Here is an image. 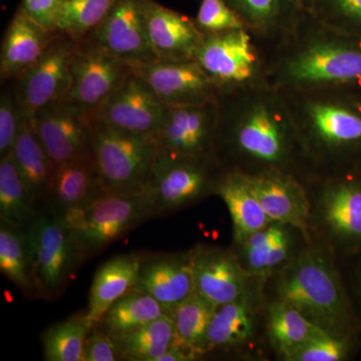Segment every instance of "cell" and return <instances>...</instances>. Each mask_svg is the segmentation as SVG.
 <instances>
[{
  "mask_svg": "<svg viewBox=\"0 0 361 361\" xmlns=\"http://www.w3.org/2000/svg\"><path fill=\"white\" fill-rule=\"evenodd\" d=\"M353 336L323 331L296 349L287 361H343L353 350Z\"/></svg>",
  "mask_w": 361,
  "mask_h": 361,
  "instance_id": "74e56055",
  "label": "cell"
},
{
  "mask_svg": "<svg viewBox=\"0 0 361 361\" xmlns=\"http://www.w3.org/2000/svg\"><path fill=\"white\" fill-rule=\"evenodd\" d=\"M360 285H361V269L360 271Z\"/></svg>",
  "mask_w": 361,
  "mask_h": 361,
  "instance_id": "bcb514c9",
  "label": "cell"
},
{
  "mask_svg": "<svg viewBox=\"0 0 361 361\" xmlns=\"http://www.w3.org/2000/svg\"><path fill=\"white\" fill-rule=\"evenodd\" d=\"M58 32L42 27L20 8L7 26L0 54L1 82L16 80L42 56Z\"/></svg>",
  "mask_w": 361,
  "mask_h": 361,
  "instance_id": "cb8c5ba5",
  "label": "cell"
},
{
  "mask_svg": "<svg viewBox=\"0 0 361 361\" xmlns=\"http://www.w3.org/2000/svg\"><path fill=\"white\" fill-rule=\"evenodd\" d=\"M312 14L330 27L361 39V0H316Z\"/></svg>",
  "mask_w": 361,
  "mask_h": 361,
  "instance_id": "f35d334b",
  "label": "cell"
},
{
  "mask_svg": "<svg viewBox=\"0 0 361 361\" xmlns=\"http://www.w3.org/2000/svg\"><path fill=\"white\" fill-rule=\"evenodd\" d=\"M194 20L204 35L246 27L225 0H201Z\"/></svg>",
  "mask_w": 361,
  "mask_h": 361,
  "instance_id": "ab89813d",
  "label": "cell"
},
{
  "mask_svg": "<svg viewBox=\"0 0 361 361\" xmlns=\"http://www.w3.org/2000/svg\"><path fill=\"white\" fill-rule=\"evenodd\" d=\"M132 68L167 108L217 102L219 90L196 59L155 61Z\"/></svg>",
  "mask_w": 361,
  "mask_h": 361,
  "instance_id": "e0dca14e",
  "label": "cell"
},
{
  "mask_svg": "<svg viewBox=\"0 0 361 361\" xmlns=\"http://www.w3.org/2000/svg\"><path fill=\"white\" fill-rule=\"evenodd\" d=\"M42 212L26 191L11 153L0 159V222L26 230Z\"/></svg>",
  "mask_w": 361,
  "mask_h": 361,
  "instance_id": "836d02e7",
  "label": "cell"
},
{
  "mask_svg": "<svg viewBox=\"0 0 361 361\" xmlns=\"http://www.w3.org/2000/svg\"><path fill=\"white\" fill-rule=\"evenodd\" d=\"M310 242L301 230L272 221L231 249L249 276L267 280L290 264Z\"/></svg>",
  "mask_w": 361,
  "mask_h": 361,
  "instance_id": "ac0fdd59",
  "label": "cell"
},
{
  "mask_svg": "<svg viewBox=\"0 0 361 361\" xmlns=\"http://www.w3.org/2000/svg\"><path fill=\"white\" fill-rule=\"evenodd\" d=\"M114 339L121 360L158 361L176 341L174 320L164 315Z\"/></svg>",
  "mask_w": 361,
  "mask_h": 361,
  "instance_id": "4dcf8cb0",
  "label": "cell"
},
{
  "mask_svg": "<svg viewBox=\"0 0 361 361\" xmlns=\"http://www.w3.org/2000/svg\"><path fill=\"white\" fill-rule=\"evenodd\" d=\"M32 123L56 165L92 156L94 121L87 109L59 99L35 111Z\"/></svg>",
  "mask_w": 361,
  "mask_h": 361,
  "instance_id": "4fadbf2b",
  "label": "cell"
},
{
  "mask_svg": "<svg viewBox=\"0 0 361 361\" xmlns=\"http://www.w3.org/2000/svg\"><path fill=\"white\" fill-rule=\"evenodd\" d=\"M78 40L59 33L42 56L14 80L13 94L23 115L65 99L71 85V63Z\"/></svg>",
  "mask_w": 361,
  "mask_h": 361,
  "instance_id": "7c38bea8",
  "label": "cell"
},
{
  "mask_svg": "<svg viewBox=\"0 0 361 361\" xmlns=\"http://www.w3.org/2000/svg\"><path fill=\"white\" fill-rule=\"evenodd\" d=\"M155 216V204L147 190L104 191L89 203L68 211L63 219L87 258Z\"/></svg>",
  "mask_w": 361,
  "mask_h": 361,
  "instance_id": "8992f818",
  "label": "cell"
},
{
  "mask_svg": "<svg viewBox=\"0 0 361 361\" xmlns=\"http://www.w3.org/2000/svg\"><path fill=\"white\" fill-rule=\"evenodd\" d=\"M310 201L311 241L336 258L361 249V171L315 174L303 183Z\"/></svg>",
  "mask_w": 361,
  "mask_h": 361,
  "instance_id": "5b68a950",
  "label": "cell"
},
{
  "mask_svg": "<svg viewBox=\"0 0 361 361\" xmlns=\"http://www.w3.org/2000/svg\"><path fill=\"white\" fill-rule=\"evenodd\" d=\"M11 155L33 203L44 211L56 164L45 151L33 129L32 116H23Z\"/></svg>",
  "mask_w": 361,
  "mask_h": 361,
  "instance_id": "4316f807",
  "label": "cell"
},
{
  "mask_svg": "<svg viewBox=\"0 0 361 361\" xmlns=\"http://www.w3.org/2000/svg\"><path fill=\"white\" fill-rule=\"evenodd\" d=\"M217 123V102L167 108L153 137L157 154L172 159L213 156Z\"/></svg>",
  "mask_w": 361,
  "mask_h": 361,
  "instance_id": "9a60e30c",
  "label": "cell"
},
{
  "mask_svg": "<svg viewBox=\"0 0 361 361\" xmlns=\"http://www.w3.org/2000/svg\"><path fill=\"white\" fill-rule=\"evenodd\" d=\"M278 90L315 174L361 171V87Z\"/></svg>",
  "mask_w": 361,
  "mask_h": 361,
  "instance_id": "7a4b0ae2",
  "label": "cell"
},
{
  "mask_svg": "<svg viewBox=\"0 0 361 361\" xmlns=\"http://www.w3.org/2000/svg\"><path fill=\"white\" fill-rule=\"evenodd\" d=\"M194 248L179 253L142 258L135 288L159 301L172 315L180 302L195 293Z\"/></svg>",
  "mask_w": 361,
  "mask_h": 361,
  "instance_id": "7402d4cb",
  "label": "cell"
},
{
  "mask_svg": "<svg viewBox=\"0 0 361 361\" xmlns=\"http://www.w3.org/2000/svg\"><path fill=\"white\" fill-rule=\"evenodd\" d=\"M224 172L214 156L172 159L157 154L147 191L157 214L165 215L216 196Z\"/></svg>",
  "mask_w": 361,
  "mask_h": 361,
  "instance_id": "30bf717a",
  "label": "cell"
},
{
  "mask_svg": "<svg viewBox=\"0 0 361 361\" xmlns=\"http://www.w3.org/2000/svg\"><path fill=\"white\" fill-rule=\"evenodd\" d=\"M266 47L288 37L302 16L298 0H225Z\"/></svg>",
  "mask_w": 361,
  "mask_h": 361,
  "instance_id": "d4e9b609",
  "label": "cell"
},
{
  "mask_svg": "<svg viewBox=\"0 0 361 361\" xmlns=\"http://www.w3.org/2000/svg\"><path fill=\"white\" fill-rule=\"evenodd\" d=\"M217 106L213 156L225 171L247 177L277 171L302 183L315 175L279 90H225Z\"/></svg>",
  "mask_w": 361,
  "mask_h": 361,
  "instance_id": "6da1fadb",
  "label": "cell"
},
{
  "mask_svg": "<svg viewBox=\"0 0 361 361\" xmlns=\"http://www.w3.org/2000/svg\"><path fill=\"white\" fill-rule=\"evenodd\" d=\"M216 308L197 292L180 302L172 313L176 342L203 357L207 331Z\"/></svg>",
  "mask_w": 361,
  "mask_h": 361,
  "instance_id": "d590c367",
  "label": "cell"
},
{
  "mask_svg": "<svg viewBox=\"0 0 361 361\" xmlns=\"http://www.w3.org/2000/svg\"><path fill=\"white\" fill-rule=\"evenodd\" d=\"M299 4H300L301 8L303 9L306 13H312L313 9H314L316 0H298Z\"/></svg>",
  "mask_w": 361,
  "mask_h": 361,
  "instance_id": "f6af8a7d",
  "label": "cell"
},
{
  "mask_svg": "<svg viewBox=\"0 0 361 361\" xmlns=\"http://www.w3.org/2000/svg\"><path fill=\"white\" fill-rule=\"evenodd\" d=\"M216 196L224 202L231 217L232 245L241 243L247 237L272 222L263 210L245 175L225 171L216 190Z\"/></svg>",
  "mask_w": 361,
  "mask_h": 361,
  "instance_id": "f1b7e54d",
  "label": "cell"
},
{
  "mask_svg": "<svg viewBox=\"0 0 361 361\" xmlns=\"http://www.w3.org/2000/svg\"><path fill=\"white\" fill-rule=\"evenodd\" d=\"M116 0H61L56 32L85 39L103 23Z\"/></svg>",
  "mask_w": 361,
  "mask_h": 361,
  "instance_id": "8d00e7d4",
  "label": "cell"
},
{
  "mask_svg": "<svg viewBox=\"0 0 361 361\" xmlns=\"http://www.w3.org/2000/svg\"><path fill=\"white\" fill-rule=\"evenodd\" d=\"M144 255L122 254L99 266L92 279L89 303L85 310L87 319L96 325L118 299L135 288Z\"/></svg>",
  "mask_w": 361,
  "mask_h": 361,
  "instance_id": "83f0119b",
  "label": "cell"
},
{
  "mask_svg": "<svg viewBox=\"0 0 361 361\" xmlns=\"http://www.w3.org/2000/svg\"><path fill=\"white\" fill-rule=\"evenodd\" d=\"M92 156L104 191H142L148 186L157 146L153 137L123 132L94 121Z\"/></svg>",
  "mask_w": 361,
  "mask_h": 361,
  "instance_id": "ba28073f",
  "label": "cell"
},
{
  "mask_svg": "<svg viewBox=\"0 0 361 361\" xmlns=\"http://www.w3.org/2000/svg\"><path fill=\"white\" fill-rule=\"evenodd\" d=\"M195 59L219 92L271 87L265 45L246 27L204 35Z\"/></svg>",
  "mask_w": 361,
  "mask_h": 361,
  "instance_id": "52a82bcc",
  "label": "cell"
},
{
  "mask_svg": "<svg viewBox=\"0 0 361 361\" xmlns=\"http://www.w3.org/2000/svg\"><path fill=\"white\" fill-rule=\"evenodd\" d=\"M266 51L274 89L361 87L360 37L330 27L314 14L303 11L290 35Z\"/></svg>",
  "mask_w": 361,
  "mask_h": 361,
  "instance_id": "3957f363",
  "label": "cell"
},
{
  "mask_svg": "<svg viewBox=\"0 0 361 361\" xmlns=\"http://www.w3.org/2000/svg\"><path fill=\"white\" fill-rule=\"evenodd\" d=\"M104 192L94 156L56 165L45 210L63 217Z\"/></svg>",
  "mask_w": 361,
  "mask_h": 361,
  "instance_id": "484cf974",
  "label": "cell"
},
{
  "mask_svg": "<svg viewBox=\"0 0 361 361\" xmlns=\"http://www.w3.org/2000/svg\"><path fill=\"white\" fill-rule=\"evenodd\" d=\"M166 111L167 106L133 71L128 80L90 114L94 122L123 132L154 137L160 129Z\"/></svg>",
  "mask_w": 361,
  "mask_h": 361,
  "instance_id": "2e32d148",
  "label": "cell"
},
{
  "mask_svg": "<svg viewBox=\"0 0 361 361\" xmlns=\"http://www.w3.org/2000/svg\"><path fill=\"white\" fill-rule=\"evenodd\" d=\"M323 330L290 304L277 299H267L265 308L266 338L271 353H274L278 360L287 361L296 349Z\"/></svg>",
  "mask_w": 361,
  "mask_h": 361,
  "instance_id": "f546056e",
  "label": "cell"
},
{
  "mask_svg": "<svg viewBox=\"0 0 361 361\" xmlns=\"http://www.w3.org/2000/svg\"><path fill=\"white\" fill-rule=\"evenodd\" d=\"M199 356L192 349L180 345L178 342H174L170 348L159 358L158 361H193L199 360Z\"/></svg>",
  "mask_w": 361,
  "mask_h": 361,
  "instance_id": "ee69618b",
  "label": "cell"
},
{
  "mask_svg": "<svg viewBox=\"0 0 361 361\" xmlns=\"http://www.w3.org/2000/svg\"><path fill=\"white\" fill-rule=\"evenodd\" d=\"M247 178L271 220L293 226L301 230L311 241L308 230L310 197L305 185L300 180L277 171Z\"/></svg>",
  "mask_w": 361,
  "mask_h": 361,
  "instance_id": "603a6c76",
  "label": "cell"
},
{
  "mask_svg": "<svg viewBox=\"0 0 361 361\" xmlns=\"http://www.w3.org/2000/svg\"><path fill=\"white\" fill-rule=\"evenodd\" d=\"M267 299L290 304L320 329L355 336L358 320L342 281L336 256L311 241L281 272L265 281Z\"/></svg>",
  "mask_w": 361,
  "mask_h": 361,
  "instance_id": "277c9868",
  "label": "cell"
},
{
  "mask_svg": "<svg viewBox=\"0 0 361 361\" xmlns=\"http://www.w3.org/2000/svg\"><path fill=\"white\" fill-rule=\"evenodd\" d=\"M0 271L28 296H42L33 273L25 230L4 222H0Z\"/></svg>",
  "mask_w": 361,
  "mask_h": 361,
  "instance_id": "d6a6232c",
  "label": "cell"
},
{
  "mask_svg": "<svg viewBox=\"0 0 361 361\" xmlns=\"http://www.w3.org/2000/svg\"><path fill=\"white\" fill-rule=\"evenodd\" d=\"M85 39L130 66L158 61L147 35L140 0H116L103 23Z\"/></svg>",
  "mask_w": 361,
  "mask_h": 361,
  "instance_id": "d6986e66",
  "label": "cell"
},
{
  "mask_svg": "<svg viewBox=\"0 0 361 361\" xmlns=\"http://www.w3.org/2000/svg\"><path fill=\"white\" fill-rule=\"evenodd\" d=\"M164 315L171 314L159 301L145 292L133 288L118 299L97 324L116 337Z\"/></svg>",
  "mask_w": 361,
  "mask_h": 361,
  "instance_id": "1f68e13d",
  "label": "cell"
},
{
  "mask_svg": "<svg viewBox=\"0 0 361 361\" xmlns=\"http://www.w3.org/2000/svg\"><path fill=\"white\" fill-rule=\"evenodd\" d=\"M25 232L40 295L61 293L85 259L77 240L63 217L47 210Z\"/></svg>",
  "mask_w": 361,
  "mask_h": 361,
  "instance_id": "8fae6325",
  "label": "cell"
},
{
  "mask_svg": "<svg viewBox=\"0 0 361 361\" xmlns=\"http://www.w3.org/2000/svg\"><path fill=\"white\" fill-rule=\"evenodd\" d=\"M265 281L255 278L243 296L216 308L207 331L204 356L213 353L252 360L264 356L265 349H270L265 332Z\"/></svg>",
  "mask_w": 361,
  "mask_h": 361,
  "instance_id": "9c48e42d",
  "label": "cell"
},
{
  "mask_svg": "<svg viewBox=\"0 0 361 361\" xmlns=\"http://www.w3.org/2000/svg\"><path fill=\"white\" fill-rule=\"evenodd\" d=\"M193 271L195 291L217 307L243 296L255 280L231 248L195 246Z\"/></svg>",
  "mask_w": 361,
  "mask_h": 361,
  "instance_id": "ffe728a7",
  "label": "cell"
},
{
  "mask_svg": "<svg viewBox=\"0 0 361 361\" xmlns=\"http://www.w3.org/2000/svg\"><path fill=\"white\" fill-rule=\"evenodd\" d=\"M61 0H23L20 8L42 27L56 32Z\"/></svg>",
  "mask_w": 361,
  "mask_h": 361,
  "instance_id": "7bdbcfd3",
  "label": "cell"
},
{
  "mask_svg": "<svg viewBox=\"0 0 361 361\" xmlns=\"http://www.w3.org/2000/svg\"><path fill=\"white\" fill-rule=\"evenodd\" d=\"M121 360L115 339L99 325H94L87 337L82 361Z\"/></svg>",
  "mask_w": 361,
  "mask_h": 361,
  "instance_id": "b9f144b4",
  "label": "cell"
},
{
  "mask_svg": "<svg viewBox=\"0 0 361 361\" xmlns=\"http://www.w3.org/2000/svg\"><path fill=\"white\" fill-rule=\"evenodd\" d=\"M147 35L158 61L195 59L204 35L194 18L155 0H140Z\"/></svg>",
  "mask_w": 361,
  "mask_h": 361,
  "instance_id": "44dd1931",
  "label": "cell"
},
{
  "mask_svg": "<svg viewBox=\"0 0 361 361\" xmlns=\"http://www.w3.org/2000/svg\"><path fill=\"white\" fill-rule=\"evenodd\" d=\"M92 327L84 311L45 329L42 337L44 360L82 361L85 341Z\"/></svg>",
  "mask_w": 361,
  "mask_h": 361,
  "instance_id": "e575fe53",
  "label": "cell"
},
{
  "mask_svg": "<svg viewBox=\"0 0 361 361\" xmlns=\"http://www.w3.org/2000/svg\"><path fill=\"white\" fill-rule=\"evenodd\" d=\"M23 116L13 92H2L0 97V159L13 152Z\"/></svg>",
  "mask_w": 361,
  "mask_h": 361,
  "instance_id": "60d3db41",
  "label": "cell"
},
{
  "mask_svg": "<svg viewBox=\"0 0 361 361\" xmlns=\"http://www.w3.org/2000/svg\"><path fill=\"white\" fill-rule=\"evenodd\" d=\"M133 73L132 66L89 39L78 40L71 63V85L65 101L92 111Z\"/></svg>",
  "mask_w": 361,
  "mask_h": 361,
  "instance_id": "5bb4252c",
  "label": "cell"
}]
</instances>
